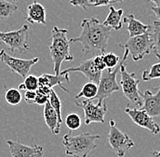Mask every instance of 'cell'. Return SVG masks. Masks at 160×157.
Segmentation results:
<instances>
[{"mask_svg": "<svg viewBox=\"0 0 160 157\" xmlns=\"http://www.w3.org/2000/svg\"><path fill=\"white\" fill-rule=\"evenodd\" d=\"M120 47L128 51L133 61L138 62L142 60L153 49V41L149 30L146 34L129 37L124 45H120Z\"/></svg>", "mask_w": 160, "mask_h": 157, "instance_id": "5b68a950", "label": "cell"}, {"mask_svg": "<svg viewBox=\"0 0 160 157\" xmlns=\"http://www.w3.org/2000/svg\"><path fill=\"white\" fill-rule=\"evenodd\" d=\"M153 4L156 5V7H160V0H149Z\"/></svg>", "mask_w": 160, "mask_h": 157, "instance_id": "d590c367", "label": "cell"}, {"mask_svg": "<svg viewBox=\"0 0 160 157\" xmlns=\"http://www.w3.org/2000/svg\"><path fill=\"white\" fill-rule=\"evenodd\" d=\"M48 100H49V96L42 95V94L37 92V96H36V99H35V104H37L38 105H45L48 102Z\"/></svg>", "mask_w": 160, "mask_h": 157, "instance_id": "4dcf8cb0", "label": "cell"}, {"mask_svg": "<svg viewBox=\"0 0 160 157\" xmlns=\"http://www.w3.org/2000/svg\"><path fill=\"white\" fill-rule=\"evenodd\" d=\"M7 144L9 146L12 157H42L44 155V148L37 144L28 146L12 140H7Z\"/></svg>", "mask_w": 160, "mask_h": 157, "instance_id": "7c38bea8", "label": "cell"}, {"mask_svg": "<svg viewBox=\"0 0 160 157\" xmlns=\"http://www.w3.org/2000/svg\"><path fill=\"white\" fill-rule=\"evenodd\" d=\"M43 115H44L45 123H46L47 126L50 130V132L54 135H59L61 123L59 122L58 115L57 112L55 111V109L52 107V105H50L49 101L44 105V114H43Z\"/></svg>", "mask_w": 160, "mask_h": 157, "instance_id": "9a60e30c", "label": "cell"}, {"mask_svg": "<svg viewBox=\"0 0 160 157\" xmlns=\"http://www.w3.org/2000/svg\"><path fill=\"white\" fill-rule=\"evenodd\" d=\"M28 27L23 25L22 27L16 31L0 32V42L9 47L13 55L16 53H26L29 50L28 43Z\"/></svg>", "mask_w": 160, "mask_h": 157, "instance_id": "8992f818", "label": "cell"}, {"mask_svg": "<svg viewBox=\"0 0 160 157\" xmlns=\"http://www.w3.org/2000/svg\"><path fill=\"white\" fill-rule=\"evenodd\" d=\"M49 103L52 105V107L55 109V111L57 112L58 119H59L60 123H62V115H61V101H60L58 96L57 95V93L52 89L49 96Z\"/></svg>", "mask_w": 160, "mask_h": 157, "instance_id": "83f0119b", "label": "cell"}, {"mask_svg": "<svg viewBox=\"0 0 160 157\" xmlns=\"http://www.w3.org/2000/svg\"><path fill=\"white\" fill-rule=\"evenodd\" d=\"M39 58L35 57L32 59H21L8 55L5 50L0 51V61L3 65L7 66L12 73H16L25 79L29 75L31 67L35 66Z\"/></svg>", "mask_w": 160, "mask_h": 157, "instance_id": "9c48e42d", "label": "cell"}, {"mask_svg": "<svg viewBox=\"0 0 160 157\" xmlns=\"http://www.w3.org/2000/svg\"><path fill=\"white\" fill-rule=\"evenodd\" d=\"M129 53L128 50L124 51L123 57L121 58V66H120V85L122 87L123 95L128 99L130 104L134 106L133 108H138L143 106V95H141L138 89L139 80L136 78L135 73H128L126 69V61Z\"/></svg>", "mask_w": 160, "mask_h": 157, "instance_id": "277c9868", "label": "cell"}, {"mask_svg": "<svg viewBox=\"0 0 160 157\" xmlns=\"http://www.w3.org/2000/svg\"><path fill=\"white\" fill-rule=\"evenodd\" d=\"M151 157H160V151H153L150 155Z\"/></svg>", "mask_w": 160, "mask_h": 157, "instance_id": "e575fe53", "label": "cell"}, {"mask_svg": "<svg viewBox=\"0 0 160 157\" xmlns=\"http://www.w3.org/2000/svg\"><path fill=\"white\" fill-rule=\"evenodd\" d=\"M70 5L73 7H80L84 10H87L90 7L89 0H70Z\"/></svg>", "mask_w": 160, "mask_h": 157, "instance_id": "f546056e", "label": "cell"}, {"mask_svg": "<svg viewBox=\"0 0 160 157\" xmlns=\"http://www.w3.org/2000/svg\"><path fill=\"white\" fill-rule=\"evenodd\" d=\"M103 57H104L105 64L107 66V69H108V70H113V69L116 68L120 62L119 56L114 53H111V52L104 54Z\"/></svg>", "mask_w": 160, "mask_h": 157, "instance_id": "4316f807", "label": "cell"}, {"mask_svg": "<svg viewBox=\"0 0 160 157\" xmlns=\"http://www.w3.org/2000/svg\"><path fill=\"white\" fill-rule=\"evenodd\" d=\"M124 0H112L111 1V4H114V3H122Z\"/></svg>", "mask_w": 160, "mask_h": 157, "instance_id": "8d00e7d4", "label": "cell"}, {"mask_svg": "<svg viewBox=\"0 0 160 157\" xmlns=\"http://www.w3.org/2000/svg\"><path fill=\"white\" fill-rule=\"evenodd\" d=\"M20 90L15 88L8 89L5 93V101L12 106L18 105L22 100V96L19 92Z\"/></svg>", "mask_w": 160, "mask_h": 157, "instance_id": "d4e9b609", "label": "cell"}, {"mask_svg": "<svg viewBox=\"0 0 160 157\" xmlns=\"http://www.w3.org/2000/svg\"><path fill=\"white\" fill-rule=\"evenodd\" d=\"M125 113L129 116L130 119L133 121V123L136 124L138 126L149 131L151 134L155 135L160 133V126L158 125V124H157L153 120V117L150 116L142 108L141 109L131 108L128 105H127V107L125 109Z\"/></svg>", "mask_w": 160, "mask_h": 157, "instance_id": "8fae6325", "label": "cell"}, {"mask_svg": "<svg viewBox=\"0 0 160 157\" xmlns=\"http://www.w3.org/2000/svg\"><path fill=\"white\" fill-rule=\"evenodd\" d=\"M123 22L127 24V29L128 31L129 37L140 36L146 34L149 30V25H145L139 20H138L133 15H128L124 17Z\"/></svg>", "mask_w": 160, "mask_h": 157, "instance_id": "ac0fdd59", "label": "cell"}, {"mask_svg": "<svg viewBox=\"0 0 160 157\" xmlns=\"http://www.w3.org/2000/svg\"><path fill=\"white\" fill-rule=\"evenodd\" d=\"M112 0H89L90 7H105L111 4Z\"/></svg>", "mask_w": 160, "mask_h": 157, "instance_id": "d6a6232c", "label": "cell"}, {"mask_svg": "<svg viewBox=\"0 0 160 157\" xmlns=\"http://www.w3.org/2000/svg\"><path fill=\"white\" fill-rule=\"evenodd\" d=\"M39 87L38 77L34 75H28L24 79V82L18 86L19 90L25 91H37Z\"/></svg>", "mask_w": 160, "mask_h": 157, "instance_id": "603a6c76", "label": "cell"}, {"mask_svg": "<svg viewBox=\"0 0 160 157\" xmlns=\"http://www.w3.org/2000/svg\"><path fill=\"white\" fill-rule=\"evenodd\" d=\"M123 9H116L114 7H109V12L103 25L111 29L120 30L123 27Z\"/></svg>", "mask_w": 160, "mask_h": 157, "instance_id": "d6986e66", "label": "cell"}, {"mask_svg": "<svg viewBox=\"0 0 160 157\" xmlns=\"http://www.w3.org/2000/svg\"><path fill=\"white\" fill-rule=\"evenodd\" d=\"M12 1H14V2H18V0H12Z\"/></svg>", "mask_w": 160, "mask_h": 157, "instance_id": "74e56055", "label": "cell"}, {"mask_svg": "<svg viewBox=\"0 0 160 157\" xmlns=\"http://www.w3.org/2000/svg\"><path fill=\"white\" fill-rule=\"evenodd\" d=\"M72 72H79L82 73L86 78L88 80V82L95 83L98 86L100 82V78L102 76V72L98 71L94 66V61L93 57L87 59L83 62H81L79 66H74V67H69V68L65 69L60 72V75H67Z\"/></svg>", "mask_w": 160, "mask_h": 157, "instance_id": "4fadbf2b", "label": "cell"}, {"mask_svg": "<svg viewBox=\"0 0 160 157\" xmlns=\"http://www.w3.org/2000/svg\"><path fill=\"white\" fill-rule=\"evenodd\" d=\"M158 78H160V63H156L143 71L142 80L145 82Z\"/></svg>", "mask_w": 160, "mask_h": 157, "instance_id": "cb8c5ba5", "label": "cell"}, {"mask_svg": "<svg viewBox=\"0 0 160 157\" xmlns=\"http://www.w3.org/2000/svg\"><path fill=\"white\" fill-rule=\"evenodd\" d=\"M38 82H39V86H46L50 89H53L54 86H58L60 88L63 89L65 92L69 93L68 89L62 86V83L67 82L69 83V78H68V74L67 75H50V74H43L38 77Z\"/></svg>", "mask_w": 160, "mask_h": 157, "instance_id": "e0dca14e", "label": "cell"}, {"mask_svg": "<svg viewBox=\"0 0 160 157\" xmlns=\"http://www.w3.org/2000/svg\"><path fill=\"white\" fill-rule=\"evenodd\" d=\"M65 122L69 131H76L81 126V118L76 113H69L67 115Z\"/></svg>", "mask_w": 160, "mask_h": 157, "instance_id": "484cf974", "label": "cell"}, {"mask_svg": "<svg viewBox=\"0 0 160 157\" xmlns=\"http://www.w3.org/2000/svg\"><path fill=\"white\" fill-rule=\"evenodd\" d=\"M121 60L118 66L113 70H107L106 72H102V76L98 84V93L96 99L98 102H103L105 99L109 97L114 92H118L120 90V86L117 83V75L119 73Z\"/></svg>", "mask_w": 160, "mask_h": 157, "instance_id": "30bf717a", "label": "cell"}, {"mask_svg": "<svg viewBox=\"0 0 160 157\" xmlns=\"http://www.w3.org/2000/svg\"><path fill=\"white\" fill-rule=\"evenodd\" d=\"M98 93V86L95 83L88 82L83 86L79 93L75 96V99L78 100L79 98H85L88 100L96 99Z\"/></svg>", "mask_w": 160, "mask_h": 157, "instance_id": "44dd1931", "label": "cell"}, {"mask_svg": "<svg viewBox=\"0 0 160 157\" xmlns=\"http://www.w3.org/2000/svg\"><path fill=\"white\" fill-rule=\"evenodd\" d=\"M100 138L101 135H92L90 133L72 135L71 131H69L64 135L62 144L68 156L88 157L93 150L98 148L96 141Z\"/></svg>", "mask_w": 160, "mask_h": 157, "instance_id": "3957f363", "label": "cell"}, {"mask_svg": "<svg viewBox=\"0 0 160 157\" xmlns=\"http://www.w3.org/2000/svg\"><path fill=\"white\" fill-rule=\"evenodd\" d=\"M75 104L77 106L83 109L85 115V124L87 125H90L91 123L103 124L105 122V115L108 111L106 101H98V103L95 104L92 100L85 99L81 102L75 100Z\"/></svg>", "mask_w": 160, "mask_h": 157, "instance_id": "ba28073f", "label": "cell"}, {"mask_svg": "<svg viewBox=\"0 0 160 157\" xmlns=\"http://www.w3.org/2000/svg\"><path fill=\"white\" fill-rule=\"evenodd\" d=\"M30 24H41L46 26V9L45 7L37 1H34L28 7V15L25 17Z\"/></svg>", "mask_w": 160, "mask_h": 157, "instance_id": "2e32d148", "label": "cell"}, {"mask_svg": "<svg viewBox=\"0 0 160 157\" xmlns=\"http://www.w3.org/2000/svg\"><path fill=\"white\" fill-rule=\"evenodd\" d=\"M37 96V91H26L24 97L28 104H35V99Z\"/></svg>", "mask_w": 160, "mask_h": 157, "instance_id": "1f68e13d", "label": "cell"}, {"mask_svg": "<svg viewBox=\"0 0 160 157\" xmlns=\"http://www.w3.org/2000/svg\"><path fill=\"white\" fill-rule=\"evenodd\" d=\"M149 32L153 41V52L156 56L160 59V22L154 21L152 25H149Z\"/></svg>", "mask_w": 160, "mask_h": 157, "instance_id": "ffe728a7", "label": "cell"}, {"mask_svg": "<svg viewBox=\"0 0 160 157\" xmlns=\"http://www.w3.org/2000/svg\"><path fill=\"white\" fill-rule=\"evenodd\" d=\"M68 30L54 27L51 31V45L49 51L54 64L55 75H60L61 65L64 61H73L74 56L70 52V41L67 37Z\"/></svg>", "mask_w": 160, "mask_h": 157, "instance_id": "7a4b0ae2", "label": "cell"}, {"mask_svg": "<svg viewBox=\"0 0 160 157\" xmlns=\"http://www.w3.org/2000/svg\"><path fill=\"white\" fill-rule=\"evenodd\" d=\"M151 10L154 12V14L157 16V17L160 20V7H152Z\"/></svg>", "mask_w": 160, "mask_h": 157, "instance_id": "836d02e7", "label": "cell"}, {"mask_svg": "<svg viewBox=\"0 0 160 157\" xmlns=\"http://www.w3.org/2000/svg\"><path fill=\"white\" fill-rule=\"evenodd\" d=\"M18 10V6L8 0H0V19H7Z\"/></svg>", "mask_w": 160, "mask_h": 157, "instance_id": "7402d4cb", "label": "cell"}, {"mask_svg": "<svg viewBox=\"0 0 160 157\" xmlns=\"http://www.w3.org/2000/svg\"><path fill=\"white\" fill-rule=\"evenodd\" d=\"M81 34L79 37L69 40L71 43L78 42L83 47L85 56H103L106 54L108 41L111 28L101 24L96 17L85 18L81 22Z\"/></svg>", "mask_w": 160, "mask_h": 157, "instance_id": "6da1fadb", "label": "cell"}, {"mask_svg": "<svg viewBox=\"0 0 160 157\" xmlns=\"http://www.w3.org/2000/svg\"><path fill=\"white\" fill-rule=\"evenodd\" d=\"M93 61H94V66L95 67L98 69L100 72H104L107 69V66L105 64L104 61V57L103 56H97L93 57Z\"/></svg>", "mask_w": 160, "mask_h": 157, "instance_id": "f1b7e54d", "label": "cell"}, {"mask_svg": "<svg viewBox=\"0 0 160 157\" xmlns=\"http://www.w3.org/2000/svg\"><path fill=\"white\" fill-rule=\"evenodd\" d=\"M143 106L142 109L145 110L150 116L157 117L160 115V86L158 88L156 94H153L150 90H146L143 95Z\"/></svg>", "mask_w": 160, "mask_h": 157, "instance_id": "5bb4252c", "label": "cell"}, {"mask_svg": "<svg viewBox=\"0 0 160 157\" xmlns=\"http://www.w3.org/2000/svg\"><path fill=\"white\" fill-rule=\"evenodd\" d=\"M108 143L118 157H125L127 152L135 145L134 141L128 135V134L120 131L118 128L114 119H111L109 122Z\"/></svg>", "mask_w": 160, "mask_h": 157, "instance_id": "52a82bcc", "label": "cell"}]
</instances>
